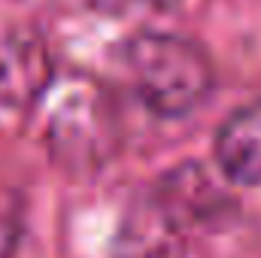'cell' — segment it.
<instances>
[{"mask_svg": "<svg viewBox=\"0 0 261 258\" xmlns=\"http://www.w3.org/2000/svg\"><path fill=\"white\" fill-rule=\"evenodd\" d=\"M122 55L140 100L161 119L195 113L213 91V61L206 49L189 37L140 31L125 43Z\"/></svg>", "mask_w": 261, "mask_h": 258, "instance_id": "6da1fadb", "label": "cell"}, {"mask_svg": "<svg viewBox=\"0 0 261 258\" xmlns=\"http://www.w3.org/2000/svg\"><path fill=\"white\" fill-rule=\"evenodd\" d=\"M49 143L70 161H97L110 146V107L97 85L70 82L49 119Z\"/></svg>", "mask_w": 261, "mask_h": 258, "instance_id": "7a4b0ae2", "label": "cell"}, {"mask_svg": "<svg viewBox=\"0 0 261 258\" xmlns=\"http://www.w3.org/2000/svg\"><path fill=\"white\" fill-rule=\"evenodd\" d=\"M52 55L40 34L18 28L0 40V104L31 110L52 91Z\"/></svg>", "mask_w": 261, "mask_h": 258, "instance_id": "3957f363", "label": "cell"}, {"mask_svg": "<svg viewBox=\"0 0 261 258\" xmlns=\"http://www.w3.org/2000/svg\"><path fill=\"white\" fill-rule=\"evenodd\" d=\"M113 258H192V252L176 216L161 200H146L125 216Z\"/></svg>", "mask_w": 261, "mask_h": 258, "instance_id": "277c9868", "label": "cell"}, {"mask_svg": "<svg viewBox=\"0 0 261 258\" xmlns=\"http://www.w3.org/2000/svg\"><path fill=\"white\" fill-rule=\"evenodd\" d=\"M216 161L231 183L261 186V100L234 110L216 134Z\"/></svg>", "mask_w": 261, "mask_h": 258, "instance_id": "5b68a950", "label": "cell"}, {"mask_svg": "<svg viewBox=\"0 0 261 258\" xmlns=\"http://www.w3.org/2000/svg\"><path fill=\"white\" fill-rule=\"evenodd\" d=\"M24 228V207L12 189L0 186V258H12Z\"/></svg>", "mask_w": 261, "mask_h": 258, "instance_id": "8992f818", "label": "cell"}, {"mask_svg": "<svg viewBox=\"0 0 261 258\" xmlns=\"http://www.w3.org/2000/svg\"><path fill=\"white\" fill-rule=\"evenodd\" d=\"M91 9L107 12V15H130V12H155V9H167L176 0H85Z\"/></svg>", "mask_w": 261, "mask_h": 258, "instance_id": "52a82bcc", "label": "cell"}]
</instances>
